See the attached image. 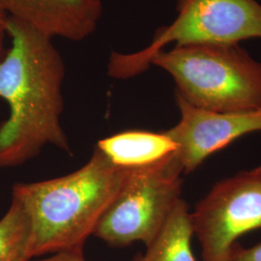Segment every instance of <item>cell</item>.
<instances>
[{
  "instance_id": "obj_13",
  "label": "cell",
  "mask_w": 261,
  "mask_h": 261,
  "mask_svg": "<svg viewBox=\"0 0 261 261\" xmlns=\"http://www.w3.org/2000/svg\"><path fill=\"white\" fill-rule=\"evenodd\" d=\"M30 261H86L84 257V247L75 248L68 251L56 252L51 254L50 256L38 258V259H31Z\"/></svg>"
},
{
  "instance_id": "obj_5",
  "label": "cell",
  "mask_w": 261,
  "mask_h": 261,
  "mask_svg": "<svg viewBox=\"0 0 261 261\" xmlns=\"http://www.w3.org/2000/svg\"><path fill=\"white\" fill-rule=\"evenodd\" d=\"M182 171L173 156L147 168L130 169L94 236L114 248L148 246L181 199Z\"/></svg>"
},
{
  "instance_id": "obj_2",
  "label": "cell",
  "mask_w": 261,
  "mask_h": 261,
  "mask_svg": "<svg viewBox=\"0 0 261 261\" xmlns=\"http://www.w3.org/2000/svg\"><path fill=\"white\" fill-rule=\"evenodd\" d=\"M96 147L83 168L62 177L17 183L12 196L32 224V259L84 247L130 173Z\"/></svg>"
},
{
  "instance_id": "obj_10",
  "label": "cell",
  "mask_w": 261,
  "mask_h": 261,
  "mask_svg": "<svg viewBox=\"0 0 261 261\" xmlns=\"http://www.w3.org/2000/svg\"><path fill=\"white\" fill-rule=\"evenodd\" d=\"M194 235L191 211L181 198L145 252L136 254L132 261H197L192 247Z\"/></svg>"
},
{
  "instance_id": "obj_9",
  "label": "cell",
  "mask_w": 261,
  "mask_h": 261,
  "mask_svg": "<svg viewBox=\"0 0 261 261\" xmlns=\"http://www.w3.org/2000/svg\"><path fill=\"white\" fill-rule=\"evenodd\" d=\"M97 148L112 164L127 169L147 168L170 158L177 150L165 132L126 130L101 140Z\"/></svg>"
},
{
  "instance_id": "obj_6",
  "label": "cell",
  "mask_w": 261,
  "mask_h": 261,
  "mask_svg": "<svg viewBox=\"0 0 261 261\" xmlns=\"http://www.w3.org/2000/svg\"><path fill=\"white\" fill-rule=\"evenodd\" d=\"M202 261H227L237 240L261 228V166L216 183L191 212Z\"/></svg>"
},
{
  "instance_id": "obj_11",
  "label": "cell",
  "mask_w": 261,
  "mask_h": 261,
  "mask_svg": "<svg viewBox=\"0 0 261 261\" xmlns=\"http://www.w3.org/2000/svg\"><path fill=\"white\" fill-rule=\"evenodd\" d=\"M32 224L19 199L12 196L9 209L0 220V261H30Z\"/></svg>"
},
{
  "instance_id": "obj_4",
  "label": "cell",
  "mask_w": 261,
  "mask_h": 261,
  "mask_svg": "<svg viewBox=\"0 0 261 261\" xmlns=\"http://www.w3.org/2000/svg\"><path fill=\"white\" fill-rule=\"evenodd\" d=\"M178 16L160 28L148 47L134 54L113 51L109 75L127 80L145 72L166 46L238 44L261 39V5L256 0H177Z\"/></svg>"
},
{
  "instance_id": "obj_14",
  "label": "cell",
  "mask_w": 261,
  "mask_h": 261,
  "mask_svg": "<svg viewBox=\"0 0 261 261\" xmlns=\"http://www.w3.org/2000/svg\"><path fill=\"white\" fill-rule=\"evenodd\" d=\"M8 19H9V15L0 7V60L3 57V56H1V50H2L3 39H4L5 34H7Z\"/></svg>"
},
{
  "instance_id": "obj_7",
  "label": "cell",
  "mask_w": 261,
  "mask_h": 261,
  "mask_svg": "<svg viewBox=\"0 0 261 261\" xmlns=\"http://www.w3.org/2000/svg\"><path fill=\"white\" fill-rule=\"evenodd\" d=\"M181 118L165 130L175 142L173 160L182 173L189 174L206 159L243 136L261 132V110L253 112H218L188 103L175 92Z\"/></svg>"
},
{
  "instance_id": "obj_12",
  "label": "cell",
  "mask_w": 261,
  "mask_h": 261,
  "mask_svg": "<svg viewBox=\"0 0 261 261\" xmlns=\"http://www.w3.org/2000/svg\"><path fill=\"white\" fill-rule=\"evenodd\" d=\"M227 261H261V243L250 248L235 243L228 255Z\"/></svg>"
},
{
  "instance_id": "obj_8",
  "label": "cell",
  "mask_w": 261,
  "mask_h": 261,
  "mask_svg": "<svg viewBox=\"0 0 261 261\" xmlns=\"http://www.w3.org/2000/svg\"><path fill=\"white\" fill-rule=\"evenodd\" d=\"M0 7L48 37L80 42L96 31L102 0H0Z\"/></svg>"
},
{
  "instance_id": "obj_3",
  "label": "cell",
  "mask_w": 261,
  "mask_h": 261,
  "mask_svg": "<svg viewBox=\"0 0 261 261\" xmlns=\"http://www.w3.org/2000/svg\"><path fill=\"white\" fill-rule=\"evenodd\" d=\"M150 64L167 71L175 92L196 108L218 112L261 110V63L238 44H204L161 50Z\"/></svg>"
},
{
  "instance_id": "obj_1",
  "label": "cell",
  "mask_w": 261,
  "mask_h": 261,
  "mask_svg": "<svg viewBox=\"0 0 261 261\" xmlns=\"http://www.w3.org/2000/svg\"><path fill=\"white\" fill-rule=\"evenodd\" d=\"M11 47L0 60V98L9 106L0 125V168L37 157L47 145L71 154L63 128L65 64L53 38L9 17Z\"/></svg>"
}]
</instances>
